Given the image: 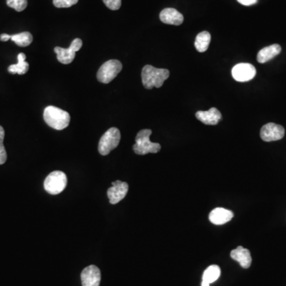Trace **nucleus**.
<instances>
[{"label": "nucleus", "instance_id": "obj_1", "mask_svg": "<svg viewBox=\"0 0 286 286\" xmlns=\"http://www.w3.org/2000/svg\"><path fill=\"white\" fill-rule=\"evenodd\" d=\"M169 71L165 69H157L152 65H145L142 71L143 86L146 89L161 88L169 78Z\"/></svg>", "mask_w": 286, "mask_h": 286}, {"label": "nucleus", "instance_id": "obj_2", "mask_svg": "<svg viewBox=\"0 0 286 286\" xmlns=\"http://www.w3.org/2000/svg\"><path fill=\"white\" fill-rule=\"evenodd\" d=\"M43 118L48 126L57 130L67 127L71 119L67 111L54 106L46 107L44 110Z\"/></svg>", "mask_w": 286, "mask_h": 286}, {"label": "nucleus", "instance_id": "obj_3", "mask_svg": "<svg viewBox=\"0 0 286 286\" xmlns=\"http://www.w3.org/2000/svg\"><path fill=\"white\" fill-rule=\"evenodd\" d=\"M152 130L150 129H144L137 134L135 138V145H133V150L135 154L139 155H145L147 154H157L161 150L159 143L150 142V137Z\"/></svg>", "mask_w": 286, "mask_h": 286}, {"label": "nucleus", "instance_id": "obj_4", "mask_svg": "<svg viewBox=\"0 0 286 286\" xmlns=\"http://www.w3.org/2000/svg\"><path fill=\"white\" fill-rule=\"evenodd\" d=\"M121 134L119 129L116 127H111L107 130L105 134L101 137L98 150L103 156L108 155L111 150H115L120 143Z\"/></svg>", "mask_w": 286, "mask_h": 286}, {"label": "nucleus", "instance_id": "obj_5", "mask_svg": "<svg viewBox=\"0 0 286 286\" xmlns=\"http://www.w3.org/2000/svg\"><path fill=\"white\" fill-rule=\"evenodd\" d=\"M67 185V177L61 171H54L47 176L44 181V188L51 195H57L63 192Z\"/></svg>", "mask_w": 286, "mask_h": 286}, {"label": "nucleus", "instance_id": "obj_6", "mask_svg": "<svg viewBox=\"0 0 286 286\" xmlns=\"http://www.w3.org/2000/svg\"><path fill=\"white\" fill-rule=\"evenodd\" d=\"M123 65L118 60H110L101 65L97 72V80L104 84H109L122 71Z\"/></svg>", "mask_w": 286, "mask_h": 286}, {"label": "nucleus", "instance_id": "obj_7", "mask_svg": "<svg viewBox=\"0 0 286 286\" xmlns=\"http://www.w3.org/2000/svg\"><path fill=\"white\" fill-rule=\"evenodd\" d=\"M83 41L80 38H76L72 41L71 45L68 49H64L61 47H55L54 52L56 54V58L59 62L64 65H68L72 62L76 53L82 47Z\"/></svg>", "mask_w": 286, "mask_h": 286}, {"label": "nucleus", "instance_id": "obj_8", "mask_svg": "<svg viewBox=\"0 0 286 286\" xmlns=\"http://www.w3.org/2000/svg\"><path fill=\"white\" fill-rule=\"evenodd\" d=\"M232 76L238 82H247L254 78L256 69L249 63H240L235 65L232 71Z\"/></svg>", "mask_w": 286, "mask_h": 286}, {"label": "nucleus", "instance_id": "obj_9", "mask_svg": "<svg viewBox=\"0 0 286 286\" xmlns=\"http://www.w3.org/2000/svg\"><path fill=\"white\" fill-rule=\"evenodd\" d=\"M260 136L265 142L278 141L285 136V129L281 125L269 123L262 126Z\"/></svg>", "mask_w": 286, "mask_h": 286}, {"label": "nucleus", "instance_id": "obj_10", "mask_svg": "<svg viewBox=\"0 0 286 286\" xmlns=\"http://www.w3.org/2000/svg\"><path fill=\"white\" fill-rule=\"evenodd\" d=\"M128 184L121 180H116L112 183V186L107 189V197L111 204H116L126 197L128 193Z\"/></svg>", "mask_w": 286, "mask_h": 286}, {"label": "nucleus", "instance_id": "obj_11", "mask_svg": "<svg viewBox=\"0 0 286 286\" xmlns=\"http://www.w3.org/2000/svg\"><path fill=\"white\" fill-rule=\"evenodd\" d=\"M80 278L83 286H100L101 273L97 267L91 265L82 271Z\"/></svg>", "mask_w": 286, "mask_h": 286}, {"label": "nucleus", "instance_id": "obj_12", "mask_svg": "<svg viewBox=\"0 0 286 286\" xmlns=\"http://www.w3.org/2000/svg\"><path fill=\"white\" fill-rule=\"evenodd\" d=\"M196 117L206 125H216L223 119L221 113L215 107H213L207 111H197L196 113Z\"/></svg>", "mask_w": 286, "mask_h": 286}, {"label": "nucleus", "instance_id": "obj_13", "mask_svg": "<svg viewBox=\"0 0 286 286\" xmlns=\"http://www.w3.org/2000/svg\"><path fill=\"white\" fill-rule=\"evenodd\" d=\"M160 19L163 23L180 26L184 22V16L174 8H165L160 14Z\"/></svg>", "mask_w": 286, "mask_h": 286}, {"label": "nucleus", "instance_id": "obj_14", "mask_svg": "<svg viewBox=\"0 0 286 286\" xmlns=\"http://www.w3.org/2000/svg\"><path fill=\"white\" fill-rule=\"evenodd\" d=\"M234 216L232 211L225 208H217L211 212L209 214V220L215 225H222L231 221Z\"/></svg>", "mask_w": 286, "mask_h": 286}, {"label": "nucleus", "instance_id": "obj_15", "mask_svg": "<svg viewBox=\"0 0 286 286\" xmlns=\"http://www.w3.org/2000/svg\"><path fill=\"white\" fill-rule=\"evenodd\" d=\"M231 258L239 263L241 267L244 269H248L252 262L251 255L249 250L245 249L243 247H238L236 249L231 252Z\"/></svg>", "mask_w": 286, "mask_h": 286}, {"label": "nucleus", "instance_id": "obj_16", "mask_svg": "<svg viewBox=\"0 0 286 286\" xmlns=\"http://www.w3.org/2000/svg\"><path fill=\"white\" fill-rule=\"evenodd\" d=\"M282 52V47L278 44L263 48L258 52L257 60L261 64H264L278 56Z\"/></svg>", "mask_w": 286, "mask_h": 286}, {"label": "nucleus", "instance_id": "obj_17", "mask_svg": "<svg viewBox=\"0 0 286 286\" xmlns=\"http://www.w3.org/2000/svg\"><path fill=\"white\" fill-rule=\"evenodd\" d=\"M221 270L216 265H213L208 267L203 274L201 286H209L210 284L215 282L219 278Z\"/></svg>", "mask_w": 286, "mask_h": 286}, {"label": "nucleus", "instance_id": "obj_18", "mask_svg": "<svg viewBox=\"0 0 286 286\" xmlns=\"http://www.w3.org/2000/svg\"><path fill=\"white\" fill-rule=\"evenodd\" d=\"M26 56L23 53H20L18 55V63L11 65L8 67V72L11 74L24 75L29 70V63L26 61Z\"/></svg>", "mask_w": 286, "mask_h": 286}, {"label": "nucleus", "instance_id": "obj_19", "mask_svg": "<svg viewBox=\"0 0 286 286\" xmlns=\"http://www.w3.org/2000/svg\"><path fill=\"white\" fill-rule=\"evenodd\" d=\"M211 35L208 31L199 33L196 37L195 47L198 52L204 53L208 49L210 45Z\"/></svg>", "mask_w": 286, "mask_h": 286}, {"label": "nucleus", "instance_id": "obj_20", "mask_svg": "<svg viewBox=\"0 0 286 286\" xmlns=\"http://www.w3.org/2000/svg\"><path fill=\"white\" fill-rule=\"evenodd\" d=\"M10 39L20 47L30 46L33 41V36L30 32H22L17 35H10Z\"/></svg>", "mask_w": 286, "mask_h": 286}, {"label": "nucleus", "instance_id": "obj_21", "mask_svg": "<svg viewBox=\"0 0 286 286\" xmlns=\"http://www.w3.org/2000/svg\"><path fill=\"white\" fill-rule=\"evenodd\" d=\"M5 131L2 126H0V165H3L7 159V151L3 145Z\"/></svg>", "mask_w": 286, "mask_h": 286}, {"label": "nucleus", "instance_id": "obj_22", "mask_svg": "<svg viewBox=\"0 0 286 286\" xmlns=\"http://www.w3.org/2000/svg\"><path fill=\"white\" fill-rule=\"evenodd\" d=\"M7 4L18 12H21L26 8L28 2L27 0H7Z\"/></svg>", "mask_w": 286, "mask_h": 286}, {"label": "nucleus", "instance_id": "obj_23", "mask_svg": "<svg viewBox=\"0 0 286 286\" xmlns=\"http://www.w3.org/2000/svg\"><path fill=\"white\" fill-rule=\"evenodd\" d=\"M53 2L57 8H68L76 4L78 0H54Z\"/></svg>", "mask_w": 286, "mask_h": 286}, {"label": "nucleus", "instance_id": "obj_24", "mask_svg": "<svg viewBox=\"0 0 286 286\" xmlns=\"http://www.w3.org/2000/svg\"><path fill=\"white\" fill-rule=\"evenodd\" d=\"M103 2L107 8L111 9L112 11L119 10L122 4V0H103Z\"/></svg>", "mask_w": 286, "mask_h": 286}, {"label": "nucleus", "instance_id": "obj_25", "mask_svg": "<svg viewBox=\"0 0 286 286\" xmlns=\"http://www.w3.org/2000/svg\"><path fill=\"white\" fill-rule=\"evenodd\" d=\"M241 4L244 5V6H251V5L255 4L256 2H258V0H237Z\"/></svg>", "mask_w": 286, "mask_h": 286}, {"label": "nucleus", "instance_id": "obj_26", "mask_svg": "<svg viewBox=\"0 0 286 286\" xmlns=\"http://www.w3.org/2000/svg\"><path fill=\"white\" fill-rule=\"evenodd\" d=\"M10 40V35L7 34H2L0 35V41H7Z\"/></svg>", "mask_w": 286, "mask_h": 286}]
</instances>
